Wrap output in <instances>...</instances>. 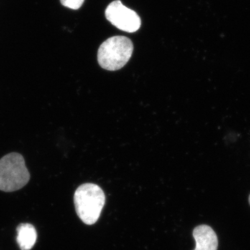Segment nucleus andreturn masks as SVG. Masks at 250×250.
Returning <instances> with one entry per match:
<instances>
[{
    "mask_svg": "<svg viewBox=\"0 0 250 250\" xmlns=\"http://www.w3.org/2000/svg\"><path fill=\"white\" fill-rule=\"evenodd\" d=\"M105 202L104 192L95 184H82L77 188L74 195L77 214L85 225H92L97 223Z\"/></svg>",
    "mask_w": 250,
    "mask_h": 250,
    "instance_id": "f257e3e1",
    "label": "nucleus"
},
{
    "mask_svg": "<svg viewBox=\"0 0 250 250\" xmlns=\"http://www.w3.org/2000/svg\"><path fill=\"white\" fill-rule=\"evenodd\" d=\"M30 180V173L22 154L11 152L0 159V190L9 192L22 188Z\"/></svg>",
    "mask_w": 250,
    "mask_h": 250,
    "instance_id": "f03ea898",
    "label": "nucleus"
},
{
    "mask_svg": "<svg viewBox=\"0 0 250 250\" xmlns=\"http://www.w3.org/2000/svg\"><path fill=\"white\" fill-rule=\"evenodd\" d=\"M62 6L73 10L80 9L84 2V0H60Z\"/></svg>",
    "mask_w": 250,
    "mask_h": 250,
    "instance_id": "0eeeda50",
    "label": "nucleus"
},
{
    "mask_svg": "<svg viewBox=\"0 0 250 250\" xmlns=\"http://www.w3.org/2000/svg\"><path fill=\"white\" fill-rule=\"evenodd\" d=\"M17 242L21 250H31L37 240L35 228L31 224H21L17 228Z\"/></svg>",
    "mask_w": 250,
    "mask_h": 250,
    "instance_id": "423d86ee",
    "label": "nucleus"
},
{
    "mask_svg": "<svg viewBox=\"0 0 250 250\" xmlns=\"http://www.w3.org/2000/svg\"><path fill=\"white\" fill-rule=\"evenodd\" d=\"M192 236L196 246L194 250H217L218 236L214 230L208 225H199L194 229Z\"/></svg>",
    "mask_w": 250,
    "mask_h": 250,
    "instance_id": "39448f33",
    "label": "nucleus"
},
{
    "mask_svg": "<svg viewBox=\"0 0 250 250\" xmlns=\"http://www.w3.org/2000/svg\"><path fill=\"white\" fill-rule=\"evenodd\" d=\"M105 16L113 26L125 32H136L141 27V20L139 15L126 7L119 0L108 5Z\"/></svg>",
    "mask_w": 250,
    "mask_h": 250,
    "instance_id": "20e7f679",
    "label": "nucleus"
},
{
    "mask_svg": "<svg viewBox=\"0 0 250 250\" xmlns=\"http://www.w3.org/2000/svg\"><path fill=\"white\" fill-rule=\"evenodd\" d=\"M133 51L134 45L128 38L121 36L109 38L99 48V64L110 71L120 70L129 62Z\"/></svg>",
    "mask_w": 250,
    "mask_h": 250,
    "instance_id": "7ed1b4c3",
    "label": "nucleus"
},
{
    "mask_svg": "<svg viewBox=\"0 0 250 250\" xmlns=\"http://www.w3.org/2000/svg\"><path fill=\"white\" fill-rule=\"evenodd\" d=\"M249 203H250V196H249Z\"/></svg>",
    "mask_w": 250,
    "mask_h": 250,
    "instance_id": "6e6552de",
    "label": "nucleus"
}]
</instances>
